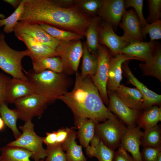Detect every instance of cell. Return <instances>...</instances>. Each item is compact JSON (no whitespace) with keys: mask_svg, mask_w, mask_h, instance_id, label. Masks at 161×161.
<instances>
[{"mask_svg":"<svg viewBox=\"0 0 161 161\" xmlns=\"http://www.w3.org/2000/svg\"><path fill=\"white\" fill-rule=\"evenodd\" d=\"M91 20L75 7H64L50 0H25L19 21L45 24L83 36Z\"/></svg>","mask_w":161,"mask_h":161,"instance_id":"obj_1","label":"cell"},{"mask_svg":"<svg viewBox=\"0 0 161 161\" xmlns=\"http://www.w3.org/2000/svg\"><path fill=\"white\" fill-rule=\"evenodd\" d=\"M75 75L73 89L58 99L64 102L71 109L75 118L91 119L100 123L117 117L104 105L90 76L83 78L78 72Z\"/></svg>","mask_w":161,"mask_h":161,"instance_id":"obj_2","label":"cell"},{"mask_svg":"<svg viewBox=\"0 0 161 161\" xmlns=\"http://www.w3.org/2000/svg\"><path fill=\"white\" fill-rule=\"evenodd\" d=\"M26 76L36 93L46 97L49 102L67 92L68 80L62 73L49 70L39 73L33 71L27 73Z\"/></svg>","mask_w":161,"mask_h":161,"instance_id":"obj_3","label":"cell"},{"mask_svg":"<svg viewBox=\"0 0 161 161\" xmlns=\"http://www.w3.org/2000/svg\"><path fill=\"white\" fill-rule=\"evenodd\" d=\"M5 35L0 33V68L13 78L27 80L23 72L21 61L26 56H30L27 49L17 51L13 49L6 42Z\"/></svg>","mask_w":161,"mask_h":161,"instance_id":"obj_4","label":"cell"},{"mask_svg":"<svg viewBox=\"0 0 161 161\" xmlns=\"http://www.w3.org/2000/svg\"><path fill=\"white\" fill-rule=\"evenodd\" d=\"M19 128L22 131L20 136L8 143L6 145L21 147L29 151L32 153L31 158L34 161L44 160L47 154L46 149L43 146L44 137L36 134L32 120L25 122L24 124L20 126Z\"/></svg>","mask_w":161,"mask_h":161,"instance_id":"obj_5","label":"cell"},{"mask_svg":"<svg viewBox=\"0 0 161 161\" xmlns=\"http://www.w3.org/2000/svg\"><path fill=\"white\" fill-rule=\"evenodd\" d=\"M127 129L126 125L115 117L102 123L97 122L95 127V135L106 146L115 151L120 146Z\"/></svg>","mask_w":161,"mask_h":161,"instance_id":"obj_6","label":"cell"},{"mask_svg":"<svg viewBox=\"0 0 161 161\" xmlns=\"http://www.w3.org/2000/svg\"><path fill=\"white\" fill-rule=\"evenodd\" d=\"M83 49V46L80 40L60 41L55 50L60 57L64 71L71 74L78 72Z\"/></svg>","mask_w":161,"mask_h":161,"instance_id":"obj_7","label":"cell"},{"mask_svg":"<svg viewBox=\"0 0 161 161\" xmlns=\"http://www.w3.org/2000/svg\"><path fill=\"white\" fill-rule=\"evenodd\" d=\"M49 102L45 97L34 93L18 99L14 103L18 119L25 122L35 117L41 116Z\"/></svg>","mask_w":161,"mask_h":161,"instance_id":"obj_8","label":"cell"},{"mask_svg":"<svg viewBox=\"0 0 161 161\" xmlns=\"http://www.w3.org/2000/svg\"><path fill=\"white\" fill-rule=\"evenodd\" d=\"M97 51V70L95 75L90 77L98 89L103 103L108 105L109 100L107 93V84L111 55L108 49L99 44Z\"/></svg>","mask_w":161,"mask_h":161,"instance_id":"obj_9","label":"cell"},{"mask_svg":"<svg viewBox=\"0 0 161 161\" xmlns=\"http://www.w3.org/2000/svg\"><path fill=\"white\" fill-rule=\"evenodd\" d=\"M109 100L108 109L127 127L137 126V121L141 111L131 109L117 96L114 92L107 91Z\"/></svg>","mask_w":161,"mask_h":161,"instance_id":"obj_10","label":"cell"},{"mask_svg":"<svg viewBox=\"0 0 161 161\" xmlns=\"http://www.w3.org/2000/svg\"><path fill=\"white\" fill-rule=\"evenodd\" d=\"M13 31L15 35L21 34L27 35L55 50L60 41L50 36L38 24L18 21L14 27Z\"/></svg>","mask_w":161,"mask_h":161,"instance_id":"obj_11","label":"cell"},{"mask_svg":"<svg viewBox=\"0 0 161 161\" xmlns=\"http://www.w3.org/2000/svg\"><path fill=\"white\" fill-rule=\"evenodd\" d=\"M128 63L129 61H127L123 64V73L127 78V83L134 86L143 95L144 100V109L154 105L160 106L161 95L149 89L140 81L132 73Z\"/></svg>","mask_w":161,"mask_h":161,"instance_id":"obj_12","label":"cell"},{"mask_svg":"<svg viewBox=\"0 0 161 161\" xmlns=\"http://www.w3.org/2000/svg\"><path fill=\"white\" fill-rule=\"evenodd\" d=\"M120 23L124 33L122 36L129 44L137 41H143L141 34V27L134 10L131 9L126 11Z\"/></svg>","mask_w":161,"mask_h":161,"instance_id":"obj_13","label":"cell"},{"mask_svg":"<svg viewBox=\"0 0 161 161\" xmlns=\"http://www.w3.org/2000/svg\"><path fill=\"white\" fill-rule=\"evenodd\" d=\"M139 59L122 53L113 55L110 58L107 84V91L114 92L120 84L122 79V65L130 60Z\"/></svg>","mask_w":161,"mask_h":161,"instance_id":"obj_14","label":"cell"},{"mask_svg":"<svg viewBox=\"0 0 161 161\" xmlns=\"http://www.w3.org/2000/svg\"><path fill=\"white\" fill-rule=\"evenodd\" d=\"M126 8L123 0H103L102 6L98 13L112 27L119 24L125 12Z\"/></svg>","mask_w":161,"mask_h":161,"instance_id":"obj_15","label":"cell"},{"mask_svg":"<svg viewBox=\"0 0 161 161\" xmlns=\"http://www.w3.org/2000/svg\"><path fill=\"white\" fill-rule=\"evenodd\" d=\"M99 41V43L108 47L113 55L119 53L122 49L129 44L122 36L117 35L112 27L106 22L100 25Z\"/></svg>","mask_w":161,"mask_h":161,"instance_id":"obj_16","label":"cell"},{"mask_svg":"<svg viewBox=\"0 0 161 161\" xmlns=\"http://www.w3.org/2000/svg\"><path fill=\"white\" fill-rule=\"evenodd\" d=\"M156 45L154 41H135L129 43L119 53L137 58L145 63L148 64L153 58Z\"/></svg>","mask_w":161,"mask_h":161,"instance_id":"obj_17","label":"cell"},{"mask_svg":"<svg viewBox=\"0 0 161 161\" xmlns=\"http://www.w3.org/2000/svg\"><path fill=\"white\" fill-rule=\"evenodd\" d=\"M143 134V132L137 126L127 127L119 146L130 152L136 161H143L140 147Z\"/></svg>","mask_w":161,"mask_h":161,"instance_id":"obj_18","label":"cell"},{"mask_svg":"<svg viewBox=\"0 0 161 161\" xmlns=\"http://www.w3.org/2000/svg\"><path fill=\"white\" fill-rule=\"evenodd\" d=\"M34 93H36L28 80L10 78L7 85L5 102L14 103L18 99Z\"/></svg>","mask_w":161,"mask_h":161,"instance_id":"obj_19","label":"cell"},{"mask_svg":"<svg viewBox=\"0 0 161 161\" xmlns=\"http://www.w3.org/2000/svg\"><path fill=\"white\" fill-rule=\"evenodd\" d=\"M117 96L129 108L142 111L144 109V97L136 88L127 87L120 84L114 91Z\"/></svg>","mask_w":161,"mask_h":161,"instance_id":"obj_20","label":"cell"},{"mask_svg":"<svg viewBox=\"0 0 161 161\" xmlns=\"http://www.w3.org/2000/svg\"><path fill=\"white\" fill-rule=\"evenodd\" d=\"M27 46L30 52L31 58L58 57L55 50L38 41L29 35L24 34L15 35Z\"/></svg>","mask_w":161,"mask_h":161,"instance_id":"obj_21","label":"cell"},{"mask_svg":"<svg viewBox=\"0 0 161 161\" xmlns=\"http://www.w3.org/2000/svg\"><path fill=\"white\" fill-rule=\"evenodd\" d=\"M75 119V126L78 129L77 137L81 146L86 148L95 136V127L97 122L86 118L78 117Z\"/></svg>","mask_w":161,"mask_h":161,"instance_id":"obj_22","label":"cell"},{"mask_svg":"<svg viewBox=\"0 0 161 161\" xmlns=\"http://www.w3.org/2000/svg\"><path fill=\"white\" fill-rule=\"evenodd\" d=\"M90 143L91 145L86 148V154L89 158L96 157L99 161H113L114 151L106 146L95 135Z\"/></svg>","mask_w":161,"mask_h":161,"instance_id":"obj_23","label":"cell"},{"mask_svg":"<svg viewBox=\"0 0 161 161\" xmlns=\"http://www.w3.org/2000/svg\"><path fill=\"white\" fill-rule=\"evenodd\" d=\"M76 136L75 130L71 128L68 137L62 144L63 149L66 151L67 161H87L82 146L78 145L75 141Z\"/></svg>","mask_w":161,"mask_h":161,"instance_id":"obj_24","label":"cell"},{"mask_svg":"<svg viewBox=\"0 0 161 161\" xmlns=\"http://www.w3.org/2000/svg\"><path fill=\"white\" fill-rule=\"evenodd\" d=\"M141 111L138 117L137 126L145 130L154 127L161 120V107L153 106Z\"/></svg>","mask_w":161,"mask_h":161,"instance_id":"obj_25","label":"cell"},{"mask_svg":"<svg viewBox=\"0 0 161 161\" xmlns=\"http://www.w3.org/2000/svg\"><path fill=\"white\" fill-rule=\"evenodd\" d=\"M33 71L39 73L46 70L61 73L64 71L61 58L58 57L32 58Z\"/></svg>","mask_w":161,"mask_h":161,"instance_id":"obj_26","label":"cell"},{"mask_svg":"<svg viewBox=\"0 0 161 161\" xmlns=\"http://www.w3.org/2000/svg\"><path fill=\"white\" fill-rule=\"evenodd\" d=\"M1 161H31L32 153L21 147L7 146L1 148ZM39 161H44L41 160Z\"/></svg>","mask_w":161,"mask_h":161,"instance_id":"obj_27","label":"cell"},{"mask_svg":"<svg viewBox=\"0 0 161 161\" xmlns=\"http://www.w3.org/2000/svg\"><path fill=\"white\" fill-rule=\"evenodd\" d=\"M140 67L144 76H154L161 82V49L156 45L153 56L148 64L140 63Z\"/></svg>","mask_w":161,"mask_h":161,"instance_id":"obj_28","label":"cell"},{"mask_svg":"<svg viewBox=\"0 0 161 161\" xmlns=\"http://www.w3.org/2000/svg\"><path fill=\"white\" fill-rule=\"evenodd\" d=\"M0 115L5 124L12 131L16 139L18 138L21 133L17 126V121L19 116L16 109H10L7 103L5 102L0 105Z\"/></svg>","mask_w":161,"mask_h":161,"instance_id":"obj_29","label":"cell"},{"mask_svg":"<svg viewBox=\"0 0 161 161\" xmlns=\"http://www.w3.org/2000/svg\"><path fill=\"white\" fill-rule=\"evenodd\" d=\"M83 48L81 72L80 74L81 77L84 78L95 75L97 68V58L90 53L86 44H84Z\"/></svg>","mask_w":161,"mask_h":161,"instance_id":"obj_30","label":"cell"},{"mask_svg":"<svg viewBox=\"0 0 161 161\" xmlns=\"http://www.w3.org/2000/svg\"><path fill=\"white\" fill-rule=\"evenodd\" d=\"M100 18L99 16L91 20L86 32V45L89 51H97L99 45V28Z\"/></svg>","mask_w":161,"mask_h":161,"instance_id":"obj_31","label":"cell"},{"mask_svg":"<svg viewBox=\"0 0 161 161\" xmlns=\"http://www.w3.org/2000/svg\"><path fill=\"white\" fill-rule=\"evenodd\" d=\"M141 145L145 147L161 148L160 125L145 130L141 139Z\"/></svg>","mask_w":161,"mask_h":161,"instance_id":"obj_32","label":"cell"},{"mask_svg":"<svg viewBox=\"0 0 161 161\" xmlns=\"http://www.w3.org/2000/svg\"><path fill=\"white\" fill-rule=\"evenodd\" d=\"M41 27L52 37L60 41H70L78 40L83 36L72 32L60 29L47 24H40Z\"/></svg>","mask_w":161,"mask_h":161,"instance_id":"obj_33","label":"cell"},{"mask_svg":"<svg viewBox=\"0 0 161 161\" xmlns=\"http://www.w3.org/2000/svg\"><path fill=\"white\" fill-rule=\"evenodd\" d=\"M25 1V0H21L18 7L11 15L6 18L0 19V27L4 26V32L9 33L13 31L14 27L23 13Z\"/></svg>","mask_w":161,"mask_h":161,"instance_id":"obj_34","label":"cell"},{"mask_svg":"<svg viewBox=\"0 0 161 161\" xmlns=\"http://www.w3.org/2000/svg\"><path fill=\"white\" fill-rule=\"evenodd\" d=\"M141 34L143 38H145L146 35L149 34L150 41L161 38V21L160 20L147 24L141 28Z\"/></svg>","mask_w":161,"mask_h":161,"instance_id":"obj_35","label":"cell"},{"mask_svg":"<svg viewBox=\"0 0 161 161\" xmlns=\"http://www.w3.org/2000/svg\"><path fill=\"white\" fill-rule=\"evenodd\" d=\"M62 145V144L56 143L47 146L45 161H67L66 153L64 152Z\"/></svg>","mask_w":161,"mask_h":161,"instance_id":"obj_36","label":"cell"},{"mask_svg":"<svg viewBox=\"0 0 161 161\" xmlns=\"http://www.w3.org/2000/svg\"><path fill=\"white\" fill-rule=\"evenodd\" d=\"M149 14L146 20L147 23H151L160 20L161 12V0H147Z\"/></svg>","mask_w":161,"mask_h":161,"instance_id":"obj_37","label":"cell"},{"mask_svg":"<svg viewBox=\"0 0 161 161\" xmlns=\"http://www.w3.org/2000/svg\"><path fill=\"white\" fill-rule=\"evenodd\" d=\"M125 5L126 9L132 7L134 9L139 20L141 28L146 25L147 23L144 18L143 13V0H126Z\"/></svg>","mask_w":161,"mask_h":161,"instance_id":"obj_38","label":"cell"},{"mask_svg":"<svg viewBox=\"0 0 161 161\" xmlns=\"http://www.w3.org/2000/svg\"><path fill=\"white\" fill-rule=\"evenodd\" d=\"M76 2L83 10L93 14L98 12L102 6L103 0H85L76 1Z\"/></svg>","mask_w":161,"mask_h":161,"instance_id":"obj_39","label":"cell"},{"mask_svg":"<svg viewBox=\"0 0 161 161\" xmlns=\"http://www.w3.org/2000/svg\"><path fill=\"white\" fill-rule=\"evenodd\" d=\"M161 148L145 147L141 152L143 161H156L160 153Z\"/></svg>","mask_w":161,"mask_h":161,"instance_id":"obj_40","label":"cell"},{"mask_svg":"<svg viewBox=\"0 0 161 161\" xmlns=\"http://www.w3.org/2000/svg\"><path fill=\"white\" fill-rule=\"evenodd\" d=\"M118 148V150L114 152L113 161H136L122 147Z\"/></svg>","mask_w":161,"mask_h":161,"instance_id":"obj_41","label":"cell"},{"mask_svg":"<svg viewBox=\"0 0 161 161\" xmlns=\"http://www.w3.org/2000/svg\"><path fill=\"white\" fill-rule=\"evenodd\" d=\"M10 78L0 73V105L5 102V95L7 84Z\"/></svg>","mask_w":161,"mask_h":161,"instance_id":"obj_42","label":"cell"},{"mask_svg":"<svg viewBox=\"0 0 161 161\" xmlns=\"http://www.w3.org/2000/svg\"><path fill=\"white\" fill-rule=\"evenodd\" d=\"M71 128H61L59 129L56 132V143L62 144L68 137Z\"/></svg>","mask_w":161,"mask_h":161,"instance_id":"obj_43","label":"cell"},{"mask_svg":"<svg viewBox=\"0 0 161 161\" xmlns=\"http://www.w3.org/2000/svg\"><path fill=\"white\" fill-rule=\"evenodd\" d=\"M57 135L56 131L46 133V136L44 137V143L47 146L54 145L56 143Z\"/></svg>","mask_w":161,"mask_h":161,"instance_id":"obj_44","label":"cell"},{"mask_svg":"<svg viewBox=\"0 0 161 161\" xmlns=\"http://www.w3.org/2000/svg\"><path fill=\"white\" fill-rule=\"evenodd\" d=\"M55 1L58 4L63 7L69 5L74 3H75L76 1L73 0H61Z\"/></svg>","mask_w":161,"mask_h":161,"instance_id":"obj_45","label":"cell"},{"mask_svg":"<svg viewBox=\"0 0 161 161\" xmlns=\"http://www.w3.org/2000/svg\"><path fill=\"white\" fill-rule=\"evenodd\" d=\"M21 0H4V1L8 3L16 9L18 7L20 4Z\"/></svg>","mask_w":161,"mask_h":161,"instance_id":"obj_46","label":"cell"},{"mask_svg":"<svg viewBox=\"0 0 161 161\" xmlns=\"http://www.w3.org/2000/svg\"><path fill=\"white\" fill-rule=\"evenodd\" d=\"M5 125V124L3 120L1 117L0 116V131L4 129Z\"/></svg>","mask_w":161,"mask_h":161,"instance_id":"obj_47","label":"cell"},{"mask_svg":"<svg viewBox=\"0 0 161 161\" xmlns=\"http://www.w3.org/2000/svg\"><path fill=\"white\" fill-rule=\"evenodd\" d=\"M156 161H161V153L158 155Z\"/></svg>","mask_w":161,"mask_h":161,"instance_id":"obj_48","label":"cell"},{"mask_svg":"<svg viewBox=\"0 0 161 161\" xmlns=\"http://www.w3.org/2000/svg\"><path fill=\"white\" fill-rule=\"evenodd\" d=\"M5 15L2 14L0 13V18L1 19H4L5 18Z\"/></svg>","mask_w":161,"mask_h":161,"instance_id":"obj_49","label":"cell"},{"mask_svg":"<svg viewBox=\"0 0 161 161\" xmlns=\"http://www.w3.org/2000/svg\"><path fill=\"white\" fill-rule=\"evenodd\" d=\"M1 156L0 155V161H1Z\"/></svg>","mask_w":161,"mask_h":161,"instance_id":"obj_50","label":"cell"}]
</instances>
